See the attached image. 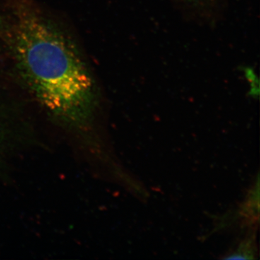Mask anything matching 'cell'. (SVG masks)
<instances>
[{
    "label": "cell",
    "instance_id": "6da1fadb",
    "mask_svg": "<svg viewBox=\"0 0 260 260\" xmlns=\"http://www.w3.org/2000/svg\"><path fill=\"white\" fill-rule=\"evenodd\" d=\"M13 13L10 47L22 79L51 112L81 111L93 82L74 44L28 3H18Z\"/></svg>",
    "mask_w": 260,
    "mask_h": 260
}]
</instances>
